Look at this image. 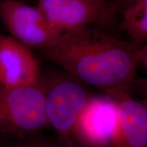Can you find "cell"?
<instances>
[{
	"label": "cell",
	"instance_id": "obj_2",
	"mask_svg": "<svg viewBox=\"0 0 147 147\" xmlns=\"http://www.w3.org/2000/svg\"><path fill=\"white\" fill-rule=\"evenodd\" d=\"M47 126L42 80L35 85H0V138H25L39 134Z\"/></svg>",
	"mask_w": 147,
	"mask_h": 147
},
{
	"label": "cell",
	"instance_id": "obj_6",
	"mask_svg": "<svg viewBox=\"0 0 147 147\" xmlns=\"http://www.w3.org/2000/svg\"><path fill=\"white\" fill-rule=\"evenodd\" d=\"M35 1L48 21L60 32L110 23L113 21L115 10L111 5L91 0Z\"/></svg>",
	"mask_w": 147,
	"mask_h": 147
},
{
	"label": "cell",
	"instance_id": "obj_3",
	"mask_svg": "<svg viewBox=\"0 0 147 147\" xmlns=\"http://www.w3.org/2000/svg\"><path fill=\"white\" fill-rule=\"evenodd\" d=\"M42 82L45 88L48 126L54 130L57 138L67 147H76L71 132L91 95L80 81L71 76L56 78L49 84Z\"/></svg>",
	"mask_w": 147,
	"mask_h": 147
},
{
	"label": "cell",
	"instance_id": "obj_8",
	"mask_svg": "<svg viewBox=\"0 0 147 147\" xmlns=\"http://www.w3.org/2000/svg\"><path fill=\"white\" fill-rule=\"evenodd\" d=\"M117 122L110 147H147L146 101L129 95L115 99Z\"/></svg>",
	"mask_w": 147,
	"mask_h": 147
},
{
	"label": "cell",
	"instance_id": "obj_1",
	"mask_svg": "<svg viewBox=\"0 0 147 147\" xmlns=\"http://www.w3.org/2000/svg\"><path fill=\"white\" fill-rule=\"evenodd\" d=\"M41 51L73 78L114 99L129 95L138 67L146 66V45L138 47L91 27L61 32L52 46Z\"/></svg>",
	"mask_w": 147,
	"mask_h": 147
},
{
	"label": "cell",
	"instance_id": "obj_4",
	"mask_svg": "<svg viewBox=\"0 0 147 147\" xmlns=\"http://www.w3.org/2000/svg\"><path fill=\"white\" fill-rule=\"evenodd\" d=\"M0 20L10 36L30 49L50 47L61 33L51 25L36 5L18 0L0 2Z\"/></svg>",
	"mask_w": 147,
	"mask_h": 147
},
{
	"label": "cell",
	"instance_id": "obj_10",
	"mask_svg": "<svg viewBox=\"0 0 147 147\" xmlns=\"http://www.w3.org/2000/svg\"><path fill=\"white\" fill-rule=\"evenodd\" d=\"M0 147H67L59 139L40 136H32L21 139H0Z\"/></svg>",
	"mask_w": 147,
	"mask_h": 147
},
{
	"label": "cell",
	"instance_id": "obj_11",
	"mask_svg": "<svg viewBox=\"0 0 147 147\" xmlns=\"http://www.w3.org/2000/svg\"><path fill=\"white\" fill-rule=\"evenodd\" d=\"M135 0H108L115 10L123 11Z\"/></svg>",
	"mask_w": 147,
	"mask_h": 147
},
{
	"label": "cell",
	"instance_id": "obj_12",
	"mask_svg": "<svg viewBox=\"0 0 147 147\" xmlns=\"http://www.w3.org/2000/svg\"><path fill=\"white\" fill-rule=\"evenodd\" d=\"M91 1H96V2L103 3V4H108V5H110V2H109V1H108V0H91Z\"/></svg>",
	"mask_w": 147,
	"mask_h": 147
},
{
	"label": "cell",
	"instance_id": "obj_7",
	"mask_svg": "<svg viewBox=\"0 0 147 147\" xmlns=\"http://www.w3.org/2000/svg\"><path fill=\"white\" fill-rule=\"evenodd\" d=\"M32 50L10 36L0 34V85L17 87L41 82Z\"/></svg>",
	"mask_w": 147,
	"mask_h": 147
},
{
	"label": "cell",
	"instance_id": "obj_5",
	"mask_svg": "<svg viewBox=\"0 0 147 147\" xmlns=\"http://www.w3.org/2000/svg\"><path fill=\"white\" fill-rule=\"evenodd\" d=\"M117 122V101L109 95H90L74 125L76 147H110Z\"/></svg>",
	"mask_w": 147,
	"mask_h": 147
},
{
	"label": "cell",
	"instance_id": "obj_9",
	"mask_svg": "<svg viewBox=\"0 0 147 147\" xmlns=\"http://www.w3.org/2000/svg\"><path fill=\"white\" fill-rule=\"evenodd\" d=\"M122 12L120 28L134 45L142 47L147 40V0H135Z\"/></svg>",
	"mask_w": 147,
	"mask_h": 147
}]
</instances>
